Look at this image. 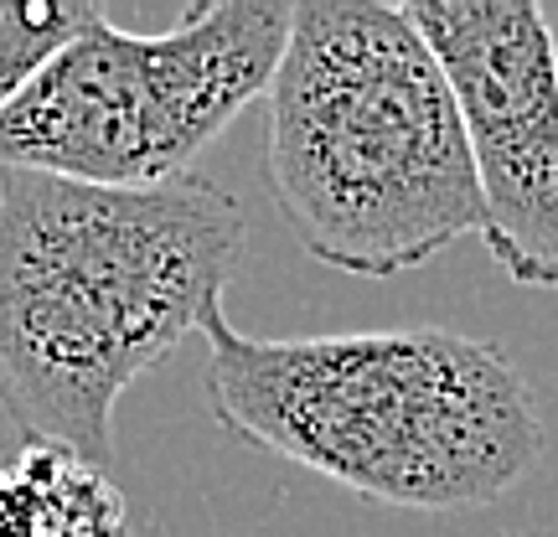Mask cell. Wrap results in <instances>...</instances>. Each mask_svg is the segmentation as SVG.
<instances>
[{
    "mask_svg": "<svg viewBox=\"0 0 558 537\" xmlns=\"http://www.w3.org/2000/svg\"><path fill=\"white\" fill-rule=\"evenodd\" d=\"M0 537H32V507H26V486H21L16 465H0Z\"/></svg>",
    "mask_w": 558,
    "mask_h": 537,
    "instance_id": "7",
    "label": "cell"
},
{
    "mask_svg": "<svg viewBox=\"0 0 558 537\" xmlns=\"http://www.w3.org/2000/svg\"><path fill=\"white\" fill-rule=\"evenodd\" d=\"M264 181L300 248L341 274H409L476 233L456 94L403 5H290Z\"/></svg>",
    "mask_w": 558,
    "mask_h": 537,
    "instance_id": "3",
    "label": "cell"
},
{
    "mask_svg": "<svg viewBox=\"0 0 558 537\" xmlns=\"http://www.w3.org/2000/svg\"><path fill=\"white\" fill-rule=\"evenodd\" d=\"M99 16L109 11L94 0H0V109Z\"/></svg>",
    "mask_w": 558,
    "mask_h": 537,
    "instance_id": "6",
    "label": "cell"
},
{
    "mask_svg": "<svg viewBox=\"0 0 558 537\" xmlns=\"http://www.w3.org/2000/svg\"><path fill=\"white\" fill-rule=\"evenodd\" d=\"M248 218L207 176L160 186L0 171V414L109 471L124 388L222 310Z\"/></svg>",
    "mask_w": 558,
    "mask_h": 537,
    "instance_id": "1",
    "label": "cell"
},
{
    "mask_svg": "<svg viewBox=\"0 0 558 537\" xmlns=\"http://www.w3.org/2000/svg\"><path fill=\"white\" fill-rule=\"evenodd\" d=\"M207 408L222 435L403 512H476L538 471L533 382L450 326L248 337L213 310Z\"/></svg>",
    "mask_w": 558,
    "mask_h": 537,
    "instance_id": "2",
    "label": "cell"
},
{
    "mask_svg": "<svg viewBox=\"0 0 558 537\" xmlns=\"http://www.w3.org/2000/svg\"><path fill=\"white\" fill-rule=\"evenodd\" d=\"M456 94L476 233L522 290H558V41L533 0H409Z\"/></svg>",
    "mask_w": 558,
    "mask_h": 537,
    "instance_id": "5",
    "label": "cell"
},
{
    "mask_svg": "<svg viewBox=\"0 0 558 537\" xmlns=\"http://www.w3.org/2000/svg\"><path fill=\"white\" fill-rule=\"evenodd\" d=\"M290 37L284 0L192 5L171 32L99 16L0 109V171L160 186L269 94Z\"/></svg>",
    "mask_w": 558,
    "mask_h": 537,
    "instance_id": "4",
    "label": "cell"
}]
</instances>
